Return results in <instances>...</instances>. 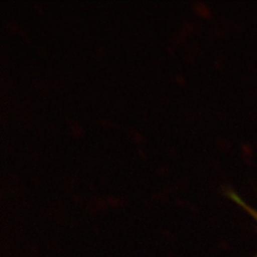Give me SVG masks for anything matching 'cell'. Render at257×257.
Masks as SVG:
<instances>
[{
    "mask_svg": "<svg viewBox=\"0 0 257 257\" xmlns=\"http://www.w3.org/2000/svg\"><path fill=\"white\" fill-rule=\"evenodd\" d=\"M230 198L232 199V200H234L235 202L238 204L239 206H241L244 210H246V211H248V213L253 217V219L256 221L257 222V211L256 210H254V209H252L250 206H248V204H246V203L244 202L240 197H239L238 195H236L235 193H230ZM254 257H257L256 255Z\"/></svg>",
    "mask_w": 257,
    "mask_h": 257,
    "instance_id": "cell-1",
    "label": "cell"
}]
</instances>
